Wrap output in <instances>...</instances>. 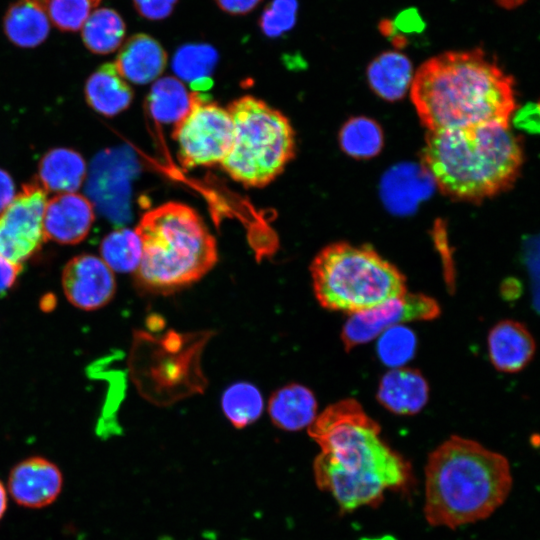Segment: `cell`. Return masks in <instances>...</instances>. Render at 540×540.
<instances>
[{"label": "cell", "instance_id": "8d00e7d4", "mask_svg": "<svg viewBox=\"0 0 540 540\" xmlns=\"http://www.w3.org/2000/svg\"><path fill=\"white\" fill-rule=\"evenodd\" d=\"M7 492L3 485V483L0 481V520L5 514V511L7 509Z\"/></svg>", "mask_w": 540, "mask_h": 540}, {"label": "cell", "instance_id": "7a4b0ae2", "mask_svg": "<svg viewBox=\"0 0 540 540\" xmlns=\"http://www.w3.org/2000/svg\"><path fill=\"white\" fill-rule=\"evenodd\" d=\"M411 98L428 131L498 124L516 109L514 82L483 50L452 51L424 62Z\"/></svg>", "mask_w": 540, "mask_h": 540}, {"label": "cell", "instance_id": "6da1fadb", "mask_svg": "<svg viewBox=\"0 0 540 540\" xmlns=\"http://www.w3.org/2000/svg\"><path fill=\"white\" fill-rule=\"evenodd\" d=\"M321 452L313 470L319 489L340 509L378 506L387 489L404 488L410 466L381 438V427L355 399L328 406L308 427Z\"/></svg>", "mask_w": 540, "mask_h": 540}, {"label": "cell", "instance_id": "d6986e66", "mask_svg": "<svg viewBox=\"0 0 540 540\" xmlns=\"http://www.w3.org/2000/svg\"><path fill=\"white\" fill-rule=\"evenodd\" d=\"M268 412L278 428L297 431L313 423L317 417V401L310 389L293 383L272 394Z\"/></svg>", "mask_w": 540, "mask_h": 540}, {"label": "cell", "instance_id": "7402d4cb", "mask_svg": "<svg viewBox=\"0 0 540 540\" xmlns=\"http://www.w3.org/2000/svg\"><path fill=\"white\" fill-rule=\"evenodd\" d=\"M413 77L410 59L398 51L381 53L367 68L370 87L387 101L401 99L411 86Z\"/></svg>", "mask_w": 540, "mask_h": 540}, {"label": "cell", "instance_id": "e575fe53", "mask_svg": "<svg viewBox=\"0 0 540 540\" xmlns=\"http://www.w3.org/2000/svg\"><path fill=\"white\" fill-rule=\"evenodd\" d=\"M221 10L233 15H243L252 11L261 0H214Z\"/></svg>", "mask_w": 540, "mask_h": 540}, {"label": "cell", "instance_id": "ab89813d", "mask_svg": "<svg viewBox=\"0 0 540 540\" xmlns=\"http://www.w3.org/2000/svg\"><path fill=\"white\" fill-rule=\"evenodd\" d=\"M94 1H95L97 4H99L101 0H94Z\"/></svg>", "mask_w": 540, "mask_h": 540}, {"label": "cell", "instance_id": "1f68e13d", "mask_svg": "<svg viewBox=\"0 0 540 540\" xmlns=\"http://www.w3.org/2000/svg\"><path fill=\"white\" fill-rule=\"evenodd\" d=\"M297 0H272L264 9L259 25L268 37H279L296 23Z\"/></svg>", "mask_w": 540, "mask_h": 540}, {"label": "cell", "instance_id": "f35d334b", "mask_svg": "<svg viewBox=\"0 0 540 540\" xmlns=\"http://www.w3.org/2000/svg\"><path fill=\"white\" fill-rule=\"evenodd\" d=\"M28 1H32V2H35L39 5H41L43 8H44V4L46 2V0H28Z\"/></svg>", "mask_w": 540, "mask_h": 540}, {"label": "cell", "instance_id": "f546056e", "mask_svg": "<svg viewBox=\"0 0 540 540\" xmlns=\"http://www.w3.org/2000/svg\"><path fill=\"white\" fill-rule=\"evenodd\" d=\"M378 337L377 353L379 359L391 369L402 367L415 354L416 336L411 329L403 324L388 328Z\"/></svg>", "mask_w": 540, "mask_h": 540}, {"label": "cell", "instance_id": "5b68a950", "mask_svg": "<svg viewBox=\"0 0 540 540\" xmlns=\"http://www.w3.org/2000/svg\"><path fill=\"white\" fill-rule=\"evenodd\" d=\"M142 245L137 284L172 293L199 281L218 260L217 244L192 207L167 202L146 212L135 229Z\"/></svg>", "mask_w": 540, "mask_h": 540}, {"label": "cell", "instance_id": "7c38bea8", "mask_svg": "<svg viewBox=\"0 0 540 540\" xmlns=\"http://www.w3.org/2000/svg\"><path fill=\"white\" fill-rule=\"evenodd\" d=\"M130 163L123 150L110 149L98 153L90 166L86 193L97 210L115 224L129 216Z\"/></svg>", "mask_w": 540, "mask_h": 540}, {"label": "cell", "instance_id": "83f0119b", "mask_svg": "<svg viewBox=\"0 0 540 540\" xmlns=\"http://www.w3.org/2000/svg\"><path fill=\"white\" fill-rule=\"evenodd\" d=\"M222 410L236 428H244L256 421L263 411V398L252 384L238 382L224 392Z\"/></svg>", "mask_w": 540, "mask_h": 540}, {"label": "cell", "instance_id": "d4e9b609", "mask_svg": "<svg viewBox=\"0 0 540 540\" xmlns=\"http://www.w3.org/2000/svg\"><path fill=\"white\" fill-rule=\"evenodd\" d=\"M191 94L183 83L171 76L158 79L147 97L151 116L161 123H176L189 110Z\"/></svg>", "mask_w": 540, "mask_h": 540}, {"label": "cell", "instance_id": "74e56055", "mask_svg": "<svg viewBox=\"0 0 540 540\" xmlns=\"http://www.w3.org/2000/svg\"><path fill=\"white\" fill-rule=\"evenodd\" d=\"M526 0H496V2L506 8V9H513L518 7L519 5L523 4Z\"/></svg>", "mask_w": 540, "mask_h": 540}, {"label": "cell", "instance_id": "e0dca14e", "mask_svg": "<svg viewBox=\"0 0 540 540\" xmlns=\"http://www.w3.org/2000/svg\"><path fill=\"white\" fill-rule=\"evenodd\" d=\"M167 53L152 36L138 33L121 46L114 63L119 74L134 84H148L165 70Z\"/></svg>", "mask_w": 540, "mask_h": 540}, {"label": "cell", "instance_id": "ba28073f", "mask_svg": "<svg viewBox=\"0 0 540 540\" xmlns=\"http://www.w3.org/2000/svg\"><path fill=\"white\" fill-rule=\"evenodd\" d=\"M211 333L181 334L169 331L160 338L146 336L150 349L149 380L155 384L150 398L170 403L202 392L206 384L200 355Z\"/></svg>", "mask_w": 540, "mask_h": 540}, {"label": "cell", "instance_id": "277c9868", "mask_svg": "<svg viewBox=\"0 0 540 540\" xmlns=\"http://www.w3.org/2000/svg\"><path fill=\"white\" fill-rule=\"evenodd\" d=\"M422 163L447 196L480 201L513 185L521 171L523 150L509 126L428 131Z\"/></svg>", "mask_w": 540, "mask_h": 540}, {"label": "cell", "instance_id": "9a60e30c", "mask_svg": "<svg viewBox=\"0 0 540 540\" xmlns=\"http://www.w3.org/2000/svg\"><path fill=\"white\" fill-rule=\"evenodd\" d=\"M95 220L91 202L75 193H61L50 199L44 209L45 239L74 245L86 238Z\"/></svg>", "mask_w": 540, "mask_h": 540}, {"label": "cell", "instance_id": "ac0fdd59", "mask_svg": "<svg viewBox=\"0 0 540 540\" xmlns=\"http://www.w3.org/2000/svg\"><path fill=\"white\" fill-rule=\"evenodd\" d=\"M429 386L412 368H392L382 378L377 391L379 403L398 415H414L427 404Z\"/></svg>", "mask_w": 540, "mask_h": 540}, {"label": "cell", "instance_id": "4dcf8cb0", "mask_svg": "<svg viewBox=\"0 0 540 540\" xmlns=\"http://www.w3.org/2000/svg\"><path fill=\"white\" fill-rule=\"evenodd\" d=\"M98 4L94 0H46L49 21L63 31H77Z\"/></svg>", "mask_w": 540, "mask_h": 540}, {"label": "cell", "instance_id": "4fadbf2b", "mask_svg": "<svg viewBox=\"0 0 540 540\" xmlns=\"http://www.w3.org/2000/svg\"><path fill=\"white\" fill-rule=\"evenodd\" d=\"M62 287L73 306L91 311L111 301L116 291V280L113 271L101 258L82 254L65 265Z\"/></svg>", "mask_w": 540, "mask_h": 540}, {"label": "cell", "instance_id": "d6a6232c", "mask_svg": "<svg viewBox=\"0 0 540 540\" xmlns=\"http://www.w3.org/2000/svg\"><path fill=\"white\" fill-rule=\"evenodd\" d=\"M178 0H133L137 12L148 20H163L174 10Z\"/></svg>", "mask_w": 540, "mask_h": 540}, {"label": "cell", "instance_id": "836d02e7", "mask_svg": "<svg viewBox=\"0 0 540 540\" xmlns=\"http://www.w3.org/2000/svg\"><path fill=\"white\" fill-rule=\"evenodd\" d=\"M21 270L22 265L12 263L0 256V294L12 288Z\"/></svg>", "mask_w": 540, "mask_h": 540}, {"label": "cell", "instance_id": "484cf974", "mask_svg": "<svg viewBox=\"0 0 540 540\" xmlns=\"http://www.w3.org/2000/svg\"><path fill=\"white\" fill-rule=\"evenodd\" d=\"M342 150L354 158L376 156L383 146V132L377 122L368 117H353L341 128Z\"/></svg>", "mask_w": 540, "mask_h": 540}, {"label": "cell", "instance_id": "d590c367", "mask_svg": "<svg viewBox=\"0 0 540 540\" xmlns=\"http://www.w3.org/2000/svg\"><path fill=\"white\" fill-rule=\"evenodd\" d=\"M15 185L11 176L0 169V213L14 199Z\"/></svg>", "mask_w": 540, "mask_h": 540}, {"label": "cell", "instance_id": "30bf717a", "mask_svg": "<svg viewBox=\"0 0 540 540\" xmlns=\"http://www.w3.org/2000/svg\"><path fill=\"white\" fill-rule=\"evenodd\" d=\"M46 191L36 181L21 192L0 214V256L22 265L44 243L43 214Z\"/></svg>", "mask_w": 540, "mask_h": 540}, {"label": "cell", "instance_id": "5bb4252c", "mask_svg": "<svg viewBox=\"0 0 540 540\" xmlns=\"http://www.w3.org/2000/svg\"><path fill=\"white\" fill-rule=\"evenodd\" d=\"M63 486V476L53 462L32 456L10 471L8 489L13 500L26 508H42L53 503Z\"/></svg>", "mask_w": 540, "mask_h": 540}, {"label": "cell", "instance_id": "ffe728a7", "mask_svg": "<svg viewBox=\"0 0 540 540\" xmlns=\"http://www.w3.org/2000/svg\"><path fill=\"white\" fill-rule=\"evenodd\" d=\"M85 98L95 111L112 117L129 107L133 100V90L119 74L114 63H105L86 81Z\"/></svg>", "mask_w": 540, "mask_h": 540}, {"label": "cell", "instance_id": "8992f818", "mask_svg": "<svg viewBox=\"0 0 540 540\" xmlns=\"http://www.w3.org/2000/svg\"><path fill=\"white\" fill-rule=\"evenodd\" d=\"M310 272L317 301L332 311L353 314L408 292L399 269L367 245L329 244Z\"/></svg>", "mask_w": 540, "mask_h": 540}, {"label": "cell", "instance_id": "9c48e42d", "mask_svg": "<svg viewBox=\"0 0 540 540\" xmlns=\"http://www.w3.org/2000/svg\"><path fill=\"white\" fill-rule=\"evenodd\" d=\"M233 122L227 109L191 93L188 112L174 124L172 137L185 168L220 164L233 142Z\"/></svg>", "mask_w": 540, "mask_h": 540}, {"label": "cell", "instance_id": "8fae6325", "mask_svg": "<svg viewBox=\"0 0 540 540\" xmlns=\"http://www.w3.org/2000/svg\"><path fill=\"white\" fill-rule=\"evenodd\" d=\"M437 301L422 293H408L375 307L350 314L341 340L347 351L374 340L390 327L410 321L432 320L439 316Z\"/></svg>", "mask_w": 540, "mask_h": 540}, {"label": "cell", "instance_id": "2e32d148", "mask_svg": "<svg viewBox=\"0 0 540 540\" xmlns=\"http://www.w3.org/2000/svg\"><path fill=\"white\" fill-rule=\"evenodd\" d=\"M492 365L500 372L516 373L532 360L536 344L522 323L502 320L492 327L487 338Z\"/></svg>", "mask_w": 540, "mask_h": 540}, {"label": "cell", "instance_id": "cb8c5ba5", "mask_svg": "<svg viewBox=\"0 0 540 540\" xmlns=\"http://www.w3.org/2000/svg\"><path fill=\"white\" fill-rule=\"evenodd\" d=\"M81 31L84 45L91 52L109 54L122 44L126 26L117 11L100 8L91 12Z\"/></svg>", "mask_w": 540, "mask_h": 540}, {"label": "cell", "instance_id": "3957f363", "mask_svg": "<svg viewBox=\"0 0 540 540\" xmlns=\"http://www.w3.org/2000/svg\"><path fill=\"white\" fill-rule=\"evenodd\" d=\"M512 483L506 457L453 435L428 456L425 519L449 529L486 519L505 502Z\"/></svg>", "mask_w": 540, "mask_h": 540}, {"label": "cell", "instance_id": "44dd1931", "mask_svg": "<svg viewBox=\"0 0 540 540\" xmlns=\"http://www.w3.org/2000/svg\"><path fill=\"white\" fill-rule=\"evenodd\" d=\"M86 176L83 157L68 148L49 150L38 166L37 182L47 192L73 193Z\"/></svg>", "mask_w": 540, "mask_h": 540}, {"label": "cell", "instance_id": "603a6c76", "mask_svg": "<svg viewBox=\"0 0 540 540\" xmlns=\"http://www.w3.org/2000/svg\"><path fill=\"white\" fill-rule=\"evenodd\" d=\"M45 9L32 1L19 0L11 5L4 16L3 26L7 38L15 45L32 48L45 41L50 23Z\"/></svg>", "mask_w": 540, "mask_h": 540}, {"label": "cell", "instance_id": "52a82bcc", "mask_svg": "<svg viewBox=\"0 0 540 540\" xmlns=\"http://www.w3.org/2000/svg\"><path fill=\"white\" fill-rule=\"evenodd\" d=\"M227 110L234 135L221 168L246 187L267 186L296 155V135L289 119L251 95L232 101Z\"/></svg>", "mask_w": 540, "mask_h": 540}, {"label": "cell", "instance_id": "4316f807", "mask_svg": "<svg viewBox=\"0 0 540 540\" xmlns=\"http://www.w3.org/2000/svg\"><path fill=\"white\" fill-rule=\"evenodd\" d=\"M101 259L112 271H135L140 263L142 245L135 231L120 228L109 233L100 245Z\"/></svg>", "mask_w": 540, "mask_h": 540}, {"label": "cell", "instance_id": "f1b7e54d", "mask_svg": "<svg viewBox=\"0 0 540 540\" xmlns=\"http://www.w3.org/2000/svg\"><path fill=\"white\" fill-rule=\"evenodd\" d=\"M218 60V53L209 44H185L173 57L174 72L192 83L207 79Z\"/></svg>", "mask_w": 540, "mask_h": 540}]
</instances>
